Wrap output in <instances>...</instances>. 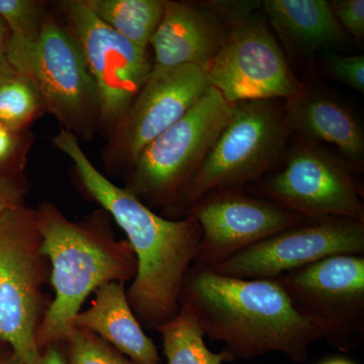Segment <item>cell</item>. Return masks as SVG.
<instances>
[{
  "label": "cell",
  "mask_w": 364,
  "mask_h": 364,
  "mask_svg": "<svg viewBox=\"0 0 364 364\" xmlns=\"http://www.w3.org/2000/svg\"><path fill=\"white\" fill-rule=\"evenodd\" d=\"M52 142L70 159L86 195L126 234L136 259V277L127 291L129 303L144 329L157 331L178 313L182 284L198 254L202 228L193 215L170 220L157 215L109 181L73 134L60 129Z\"/></svg>",
  "instance_id": "cell-1"
},
{
  "label": "cell",
  "mask_w": 364,
  "mask_h": 364,
  "mask_svg": "<svg viewBox=\"0 0 364 364\" xmlns=\"http://www.w3.org/2000/svg\"><path fill=\"white\" fill-rule=\"evenodd\" d=\"M179 306L193 313L205 336L224 342L235 360L279 352L304 363L309 347L322 340L277 279H238L191 267Z\"/></svg>",
  "instance_id": "cell-2"
},
{
  "label": "cell",
  "mask_w": 364,
  "mask_h": 364,
  "mask_svg": "<svg viewBox=\"0 0 364 364\" xmlns=\"http://www.w3.org/2000/svg\"><path fill=\"white\" fill-rule=\"evenodd\" d=\"M37 210L43 252L51 265L54 298L37 333L41 351L62 343L91 294L109 282L135 279L136 259L129 242L119 240L102 208L71 221L54 203Z\"/></svg>",
  "instance_id": "cell-3"
},
{
  "label": "cell",
  "mask_w": 364,
  "mask_h": 364,
  "mask_svg": "<svg viewBox=\"0 0 364 364\" xmlns=\"http://www.w3.org/2000/svg\"><path fill=\"white\" fill-rule=\"evenodd\" d=\"M284 107L274 100L233 105L231 117L202 166L178 196L162 210L170 220L186 218L203 198L240 191L277 163L291 136Z\"/></svg>",
  "instance_id": "cell-4"
},
{
  "label": "cell",
  "mask_w": 364,
  "mask_h": 364,
  "mask_svg": "<svg viewBox=\"0 0 364 364\" xmlns=\"http://www.w3.org/2000/svg\"><path fill=\"white\" fill-rule=\"evenodd\" d=\"M7 59L14 69L33 81L48 114L80 142H91L100 127V98L75 41L49 11L33 40L9 36Z\"/></svg>",
  "instance_id": "cell-5"
},
{
  "label": "cell",
  "mask_w": 364,
  "mask_h": 364,
  "mask_svg": "<svg viewBox=\"0 0 364 364\" xmlns=\"http://www.w3.org/2000/svg\"><path fill=\"white\" fill-rule=\"evenodd\" d=\"M37 210L23 205L0 218V340L25 364H37V333L51 304V265L43 252Z\"/></svg>",
  "instance_id": "cell-6"
},
{
  "label": "cell",
  "mask_w": 364,
  "mask_h": 364,
  "mask_svg": "<svg viewBox=\"0 0 364 364\" xmlns=\"http://www.w3.org/2000/svg\"><path fill=\"white\" fill-rule=\"evenodd\" d=\"M233 105L210 87L193 109L141 152L124 188L152 210L173 203L221 135Z\"/></svg>",
  "instance_id": "cell-7"
},
{
  "label": "cell",
  "mask_w": 364,
  "mask_h": 364,
  "mask_svg": "<svg viewBox=\"0 0 364 364\" xmlns=\"http://www.w3.org/2000/svg\"><path fill=\"white\" fill-rule=\"evenodd\" d=\"M57 16L77 44L100 98L98 134L111 135L143 85L153 61L139 48L102 23L85 0L53 4Z\"/></svg>",
  "instance_id": "cell-8"
},
{
  "label": "cell",
  "mask_w": 364,
  "mask_h": 364,
  "mask_svg": "<svg viewBox=\"0 0 364 364\" xmlns=\"http://www.w3.org/2000/svg\"><path fill=\"white\" fill-rule=\"evenodd\" d=\"M294 310L334 348L348 352L364 338V255L341 254L275 279Z\"/></svg>",
  "instance_id": "cell-9"
},
{
  "label": "cell",
  "mask_w": 364,
  "mask_h": 364,
  "mask_svg": "<svg viewBox=\"0 0 364 364\" xmlns=\"http://www.w3.org/2000/svg\"><path fill=\"white\" fill-rule=\"evenodd\" d=\"M207 74L210 87L231 105L287 100L305 88L272 31L255 13L235 26Z\"/></svg>",
  "instance_id": "cell-10"
},
{
  "label": "cell",
  "mask_w": 364,
  "mask_h": 364,
  "mask_svg": "<svg viewBox=\"0 0 364 364\" xmlns=\"http://www.w3.org/2000/svg\"><path fill=\"white\" fill-rule=\"evenodd\" d=\"M210 87L207 71L198 66L151 71L107 138L102 148L105 171L130 170L141 152L193 109Z\"/></svg>",
  "instance_id": "cell-11"
},
{
  "label": "cell",
  "mask_w": 364,
  "mask_h": 364,
  "mask_svg": "<svg viewBox=\"0 0 364 364\" xmlns=\"http://www.w3.org/2000/svg\"><path fill=\"white\" fill-rule=\"evenodd\" d=\"M267 200L306 219L344 218L364 223L363 191L343 159L320 146L301 144L286 166L260 184Z\"/></svg>",
  "instance_id": "cell-12"
},
{
  "label": "cell",
  "mask_w": 364,
  "mask_h": 364,
  "mask_svg": "<svg viewBox=\"0 0 364 364\" xmlns=\"http://www.w3.org/2000/svg\"><path fill=\"white\" fill-rule=\"evenodd\" d=\"M341 254L364 255V223L310 220L254 244L212 270L238 279H275Z\"/></svg>",
  "instance_id": "cell-13"
},
{
  "label": "cell",
  "mask_w": 364,
  "mask_h": 364,
  "mask_svg": "<svg viewBox=\"0 0 364 364\" xmlns=\"http://www.w3.org/2000/svg\"><path fill=\"white\" fill-rule=\"evenodd\" d=\"M188 215H193L203 230L191 267L205 269H214L254 244L310 221L272 200L244 195L240 191L208 196Z\"/></svg>",
  "instance_id": "cell-14"
},
{
  "label": "cell",
  "mask_w": 364,
  "mask_h": 364,
  "mask_svg": "<svg viewBox=\"0 0 364 364\" xmlns=\"http://www.w3.org/2000/svg\"><path fill=\"white\" fill-rule=\"evenodd\" d=\"M261 6V1L165 0L164 11L150 41L152 71L195 65L207 71L235 26Z\"/></svg>",
  "instance_id": "cell-15"
},
{
  "label": "cell",
  "mask_w": 364,
  "mask_h": 364,
  "mask_svg": "<svg viewBox=\"0 0 364 364\" xmlns=\"http://www.w3.org/2000/svg\"><path fill=\"white\" fill-rule=\"evenodd\" d=\"M284 109L291 132H298L310 142L331 144L351 169L363 168V126L343 102L305 87L296 97L286 100Z\"/></svg>",
  "instance_id": "cell-16"
},
{
  "label": "cell",
  "mask_w": 364,
  "mask_h": 364,
  "mask_svg": "<svg viewBox=\"0 0 364 364\" xmlns=\"http://www.w3.org/2000/svg\"><path fill=\"white\" fill-rule=\"evenodd\" d=\"M73 326L97 335L136 363H162L156 345L132 310L122 282H109L97 289L90 308L78 313Z\"/></svg>",
  "instance_id": "cell-17"
},
{
  "label": "cell",
  "mask_w": 364,
  "mask_h": 364,
  "mask_svg": "<svg viewBox=\"0 0 364 364\" xmlns=\"http://www.w3.org/2000/svg\"><path fill=\"white\" fill-rule=\"evenodd\" d=\"M270 26L287 50L309 55L345 44L346 33L326 0H264L261 1Z\"/></svg>",
  "instance_id": "cell-18"
},
{
  "label": "cell",
  "mask_w": 364,
  "mask_h": 364,
  "mask_svg": "<svg viewBox=\"0 0 364 364\" xmlns=\"http://www.w3.org/2000/svg\"><path fill=\"white\" fill-rule=\"evenodd\" d=\"M92 13L114 32L148 50L164 11L165 0H85Z\"/></svg>",
  "instance_id": "cell-19"
},
{
  "label": "cell",
  "mask_w": 364,
  "mask_h": 364,
  "mask_svg": "<svg viewBox=\"0 0 364 364\" xmlns=\"http://www.w3.org/2000/svg\"><path fill=\"white\" fill-rule=\"evenodd\" d=\"M162 336L163 353L167 364H224L235 359L225 349L210 351L205 343V334L193 313L179 306L176 317L158 328Z\"/></svg>",
  "instance_id": "cell-20"
},
{
  "label": "cell",
  "mask_w": 364,
  "mask_h": 364,
  "mask_svg": "<svg viewBox=\"0 0 364 364\" xmlns=\"http://www.w3.org/2000/svg\"><path fill=\"white\" fill-rule=\"evenodd\" d=\"M48 114L47 105L37 86L16 69L0 77V122L16 130L31 126Z\"/></svg>",
  "instance_id": "cell-21"
},
{
  "label": "cell",
  "mask_w": 364,
  "mask_h": 364,
  "mask_svg": "<svg viewBox=\"0 0 364 364\" xmlns=\"http://www.w3.org/2000/svg\"><path fill=\"white\" fill-rule=\"evenodd\" d=\"M62 345L67 364H140L97 335L77 326H73Z\"/></svg>",
  "instance_id": "cell-22"
},
{
  "label": "cell",
  "mask_w": 364,
  "mask_h": 364,
  "mask_svg": "<svg viewBox=\"0 0 364 364\" xmlns=\"http://www.w3.org/2000/svg\"><path fill=\"white\" fill-rule=\"evenodd\" d=\"M49 6L41 0H0V18L13 37L33 40L39 35Z\"/></svg>",
  "instance_id": "cell-23"
},
{
  "label": "cell",
  "mask_w": 364,
  "mask_h": 364,
  "mask_svg": "<svg viewBox=\"0 0 364 364\" xmlns=\"http://www.w3.org/2000/svg\"><path fill=\"white\" fill-rule=\"evenodd\" d=\"M35 142L30 130L11 128L0 122V176L23 177Z\"/></svg>",
  "instance_id": "cell-24"
},
{
  "label": "cell",
  "mask_w": 364,
  "mask_h": 364,
  "mask_svg": "<svg viewBox=\"0 0 364 364\" xmlns=\"http://www.w3.org/2000/svg\"><path fill=\"white\" fill-rule=\"evenodd\" d=\"M327 71L335 80L364 92V57L363 55L355 56H333L328 60Z\"/></svg>",
  "instance_id": "cell-25"
},
{
  "label": "cell",
  "mask_w": 364,
  "mask_h": 364,
  "mask_svg": "<svg viewBox=\"0 0 364 364\" xmlns=\"http://www.w3.org/2000/svg\"><path fill=\"white\" fill-rule=\"evenodd\" d=\"M333 14L343 30L358 42L364 39V0H334Z\"/></svg>",
  "instance_id": "cell-26"
},
{
  "label": "cell",
  "mask_w": 364,
  "mask_h": 364,
  "mask_svg": "<svg viewBox=\"0 0 364 364\" xmlns=\"http://www.w3.org/2000/svg\"><path fill=\"white\" fill-rule=\"evenodd\" d=\"M26 193L25 177L0 176V218L9 210L26 205Z\"/></svg>",
  "instance_id": "cell-27"
},
{
  "label": "cell",
  "mask_w": 364,
  "mask_h": 364,
  "mask_svg": "<svg viewBox=\"0 0 364 364\" xmlns=\"http://www.w3.org/2000/svg\"><path fill=\"white\" fill-rule=\"evenodd\" d=\"M9 28L4 21L0 18V77L11 71L13 66L9 64L7 59V45H9Z\"/></svg>",
  "instance_id": "cell-28"
},
{
  "label": "cell",
  "mask_w": 364,
  "mask_h": 364,
  "mask_svg": "<svg viewBox=\"0 0 364 364\" xmlns=\"http://www.w3.org/2000/svg\"><path fill=\"white\" fill-rule=\"evenodd\" d=\"M37 364H67L62 343L52 344L41 351Z\"/></svg>",
  "instance_id": "cell-29"
},
{
  "label": "cell",
  "mask_w": 364,
  "mask_h": 364,
  "mask_svg": "<svg viewBox=\"0 0 364 364\" xmlns=\"http://www.w3.org/2000/svg\"><path fill=\"white\" fill-rule=\"evenodd\" d=\"M0 364H25L11 345L0 340Z\"/></svg>",
  "instance_id": "cell-30"
},
{
  "label": "cell",
  "mask_w": 364,
  "mask_h": 364,
  "mask_svg": "<svg viewBox=\"0 0 364 364\" xmlns=\"http://www.w3.org/2000/svg\"><path fill=\"white\" fill-rule=\"evenodd\" d=\"M320 364H355L352 363V361L348 360V359L345 358H331L328 359V360L323 361L322 363Z\"/></svg>",
  "instance_id": "cell-31"
}]
</instances>
